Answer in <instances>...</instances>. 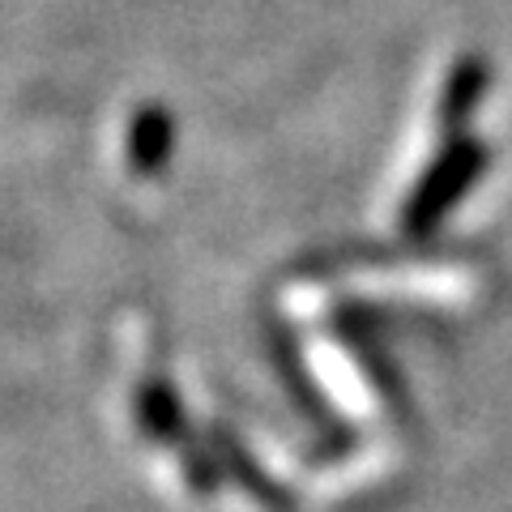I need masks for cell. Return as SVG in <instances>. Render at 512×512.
<instances>
[{
  "instance_id": "obj_3",
  "label": "cell",
  "mask_w": 512,
  "mask_h": 512,
  "mask_svg": "<svg viewBox=\"0 0 512 512\" xmlns=\"http://www.w3.org/2000/svg\"><path fill=\"white\" fill-rule=\"evenodd\" d=\"M171 146H175V124L163 107H146L137 111L133 124H128V163L133 171L150 175L158 171L171 158Z\"/></svg>"
},
{
  "instance_id": "obj_1",
  "label": "cell",
  "mask_w": 512,
  "mask_h": 512,
  "mask_svg": "<svg viewBox=\"0 0 512 512\" xmlns=\"http://www.w3.org/2000/svg\"><path fill=\"white\" fill-rule=\"evenodd\" d=\"M487 167V150L474 137H453L448 146L431 158V167L423 171L419 188L410 192L406 210H402V227L410 235H427L453 214V205L466 197L478 184V175Z\"/></svg>"
},
{
  "instance_id": "obj_2",
  "label": "cell",
  "mask_w": 512,
  "mask_h": 512,
  "mask_svg": "<svg viewBox=\"0 0 512 512\" xmlns=\"http://www.w3.org/2000/svg\"><path fill=\"white\" fill-rule=\"evenodd\" d=\"M487 82H491L487 64L474 60V56L461 60L457 69H453V77H448V86H444V94H440V124H444L453 137H461L466 120L478 111V103H483Z\"/></svg>"
}]
</instances>
